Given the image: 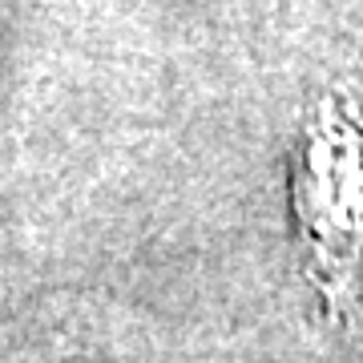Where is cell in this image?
<instances>
[{
	"label": "cell",
	"mask_w": 363,
	"mask_h": 363,
	"mask_svg": "<svg viewBox=\"0 0 363 363\" xmlns=\"http://www.w3.org/2000/svg\"><path fill=\"white\" fill-rule=\"evenodd\" d=\"M298 218L327 283L363 279V133L327 113L295 174Z\"/></svg>",
	"instance_id": "1"
}]
</instances>
